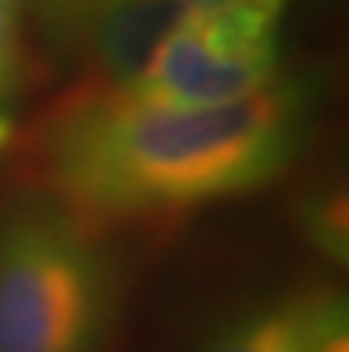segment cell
<instances>
[{
	"label": "cell",
	"instance_id": "7a4b0ae2",
	"mask_svg": "<svg viewBox=\"0 0 349 352\" xmlns=\"http://www.w3.org/2000/svg\"><path fill=\"white\" fill-rule=\"evenodd\" d=\"M114 278L96 232L54 199L22 203L0 224V352H100Z\"/></svg>",
	"mask_w": 349,
	"mask_h": 352
},
{
	"label": "cell",
	"instance_id": "277c9868",
	"mask_svg": "<svg viewBox=\"0 0 349 352\" xmlns=\"http://www.w3.org/2000/svg\"><path fill=\"white\" fill-rule=\"evenodd\" d=\"M200 0H65L50 11L82 65L104 86H125Z\"/></svg>",
	"mask_w": 349,
	"mask_h": 352
},
{
	"label": "cell",
	"instance_id": "6da1fadb",
	"mask_svg": "<svg viewBox=\"0 0 349 352\" xmlns=\"http://www.w3.org/2000/svg\"><path fill=\"white\" fill-rule=\"evenodd\" d=\"M306 118L299 82L203 107L93 82L47 118L39 175L47 199L93 232L189 214L275 182L303 146Z\"/></svg>",
	"mask_w": 349,
	"mask_h": 352
},
{
	"label": "cell",
	"instance_id": "5b68a950",
	"mask_svg": "<svg viewBox=\"0 0 349 352\" xmlns=\"http://www.w3.org/2000/svg\"><path fill=\"white\" fill-rule=\"evenodd\" d=\"M207 352H314L310 349V296L253 309L229 324Z\"/></svg>",
	"mask_w": 349,
	"mask_h": 352
},
{
	"label": "cell",
	"instance_id": "52a82bcc",
	"mask_svg": "<svg viewBox=\"0 0 349 352\" xmlns=\"http://www.w3.org/2000/svg\"><path fill=\"white\" fill-rule=\"evenodd\" d=\"M310 349L314 352H349L346 302L335 292L310 296Z\"/></svg>",
	"mask_w": 349,
	"mask_h": 352
},
{
	"label": "cell",
	"instance_id": "8992f818",
	"mask_svg": "<svg viewBox=\"0 0 349 352\" xmlns=\"http://www.w3.org/2000/svg\"><path fill=\"white\" fill-rule=\"evenodd\" d=\"M18 86V0H0V150L14 132Z\"/></svg>",
	"mask_w": 349,
	"mask_h": 352
},
{
	"label": "cell",
	"instance_id": "3957f363",
	"mask_svg": "<svg viewBox=\"0 0 349 352\" xmlns=\"http://www.w3.org/2000/svg\"><path fill=\"white\" fill-rule=\"evenodd\" d=\"M285 0H200L125 89L157 103H232L278 82Z\"/></svg>",
	"mask_w": 349,
	"mask_h": 352
},
{
	"label": "cell",
	"instance_id": "ba28073f",
	"mask_svg": "<svg viewBox=\"0 0 349 352\" xmlns=\"http://www.w3.org/2000/svg\"><path fill=\"white\" fill-rule=\"evenodd\" d=\"M61 4H65V0H43V8H47V11H57Z\"/></svg>",
	"mask_w": 349,
	"mask_h": 352
}]
</instances>
